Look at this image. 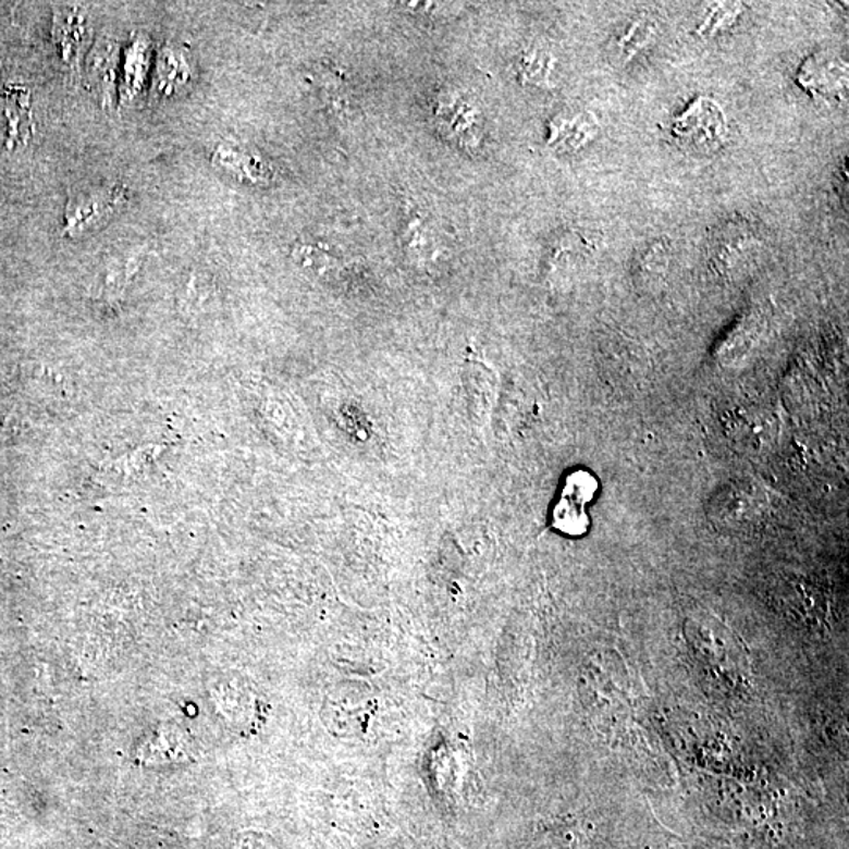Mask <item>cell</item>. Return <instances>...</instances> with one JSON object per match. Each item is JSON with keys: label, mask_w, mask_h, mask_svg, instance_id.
<instances>
[{"label": "cell", "mask_w": 849, "mask_h": 849, "mask_svg": "<svg viewBox=\"0 0 849 849\" xmlns=\"http://www.w3.org/2000/svg\"><path fill=\"white\" fill-rule=\"evenodd\" d=\"M377 713V697L364 681H342L334 685L325 699L323 719L339 738H356L366 734Z\"/></svg>", "instance_id": "cell-1"}, {"label": "cell", "mask_w": 849, "mask_h": 849, "mask_svg": "<svg viewBox=\"0 0 849 849\" xmlns=\"http://www.w3.org/2000/svg\"><path fill=\"white\" fill-rule=\"evenodd\" d=\"M127 198V187L120 183L81 189L66 204L63 233L70 238L85 235L122 210Z\"/></svg>", "instance_id": "cell-2"}, {"label": "cell", "mask_w": 849, "mask_h": 849, "mask_svg": "<svg viewBox=\"0 0 849 849\" xmlns=\"http://www.w3.org/2000/svg\"><path fill=\"white\" fill-rule=\"evenodd\" d=\"M596 490L598 483L592 473L583 470L569 473L561 502L555 507L554 526L568 536H582L589 527L583 505L592 501Z\"/></svg>", "instance_id": "cell-3"}, {"label": "cell", "mask_w": 849, "mask_h": 849, "mask_svg": "<svg viewBox=\"0 0 849 849\" xmlns=\"http://www.w3.org/2000/svg\"><path fill=\"white\" fill-rule=\"evenodd\" d=\"M678 120L677 134L696 147H716L724 137V115L713 102L699 101Z\"/></svg>", "instance_id": "cell-4"}, {"label": "cell", "mask_w": 849, "mask_h": 849, "mask_svg": "<svg viewBox=\"0 0 849 849\" xmlns=\"http://www.w3.org/2000/svg\"><path fill=\"white\" fill-rule=\"evenodd\" d=\"M87 35V20L81 9L56 10L54 38L63 60L74 65L79 60Z\"/></svg>", "instance_id": "cell-5"}, {"label": "cell", "mask_w": 849, "mask_h": 849, "mask_svg": "<svg viewBox=\"0 0 849 849\" xmlns=\"http://www.w3.org/2000/svg\"><path fill=\"white\" fill-rule=\"evenodd\" d=\"M7 133L9 144L27 142L32 131L30 98L23 87H10L5 91Z\"/></svg>", "instance_id": "cell-6"}, {"label": "cell", "mask_w": 849, "mask_h": 849, "mask_svg": "<svg viewBox=\"0 0 849 849\" xmlns=\"http://www.w3.org/2000/svg\"><path fill=\"white\" fill-rule=\"evenodd\" d=\"M759 497H756L755 488L748 484H731L725 488L716 502L717 515H727L731 518L746 519L748 516L756 515L759 508Z\"/></svg>", "instance_id": "cell-7"}]
</instances>
